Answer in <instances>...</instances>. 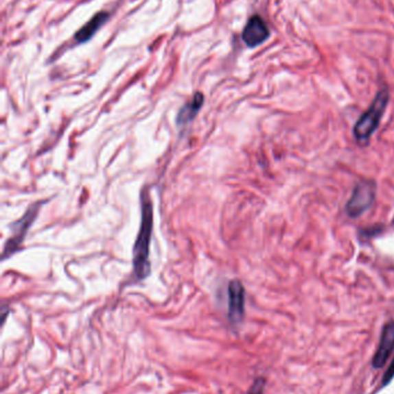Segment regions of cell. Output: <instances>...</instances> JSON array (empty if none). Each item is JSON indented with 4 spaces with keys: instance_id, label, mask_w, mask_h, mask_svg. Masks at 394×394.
<instances>
[{
    "instance_id": "obj_1",
    "label": "cell",
    "mask_w": 394,
    "mask_h": 394,
    "mask_svg": "<svg viewBox=\"0 0 394 394\" xmlns=\"http://www.w3.org/2000/svg\"><path fill=\"white\" fill-rule=\"evenodd\" d=\"M153 202L150 190L141 192V225L133 249V271L138 280H143L150 275V246L153 234Z\"/></svg>"
},
{
    "instance_id": "obj_2",
    "label": "cell",
    "mask_w": 394,
    "mask_h": 394,
    "mask_svg": "<svg viewBox=\"0 0 394 394\" xmlns=\"http://www.w3.org/2000/svg\"><path fill=\"white\" fill-rule=\"evenodd\" d=\"M389 99H390V96L387 90H380L377 94L373 104L370 105V108L363 113V116L355 125V138L360 141H364L375 133V130H377V127L380 126V120L385 113Z\"/></svg>"
},
{
    "instance_id": "obj_3",
    "label": "cell",
    "mask_w": 394,
    "mask_h": 394,
    "mask_svg": "<svg viewBox=\"0 0 394 394\" xmlns=\"http://www.w3.org/2000/svg\"><path fill=\"white\" fill-rule=\"evenodd\" d=\"M376 197V184L363 180L355 187L353 195L347 202L346 212L351 218H358L373 206Z\"/></svg>"
},
{
    "instance_id": "obj_4",
    "label": "cell",
    "mask_w": 394,
    "mask_h": 394,
    "mask_svg": "<svg viewBox=\"0 0 394 394\" xmlns=\"http://www.w3.org/2000/svg\"><path fill=\"white\" fill-rule=\"evenodd\" d=\"M40 208V204H37V203L33 206H30V210H27L26 214H23V217L12 225V236L5 245L3 260H6L8 257L12 256L15 251H18L19 248L23 243V240L26 238L27 233L30 231V226L36 219Z\"/></svg>"
},
{
    "instance_id": "obj_5",
    "label": "cell",
    "mask_w": 394,
    "mask_h": 394,
    "mask_svg": "<svg viewBox=\"0 0 394 394\" xmlns=\"http://www.w3.org/2000/svg\"><path fill=\"white\" fill-rule=\"evenodd\" d=\"M245 291L241 282L233 280L228 286V316L230 322L238 324L244 317Z\"/></svg>"
},
{
    "instance_id": "obj_6",
    "label": "cell",
    "mask_w": 394,
    "mask_h": 394,
    "mask_svg": "<svg viewBox=\"0 0 394 394\" xmlns=\"http://www.w3.org/2000/svg\"><path fill=\"white\" fill-rule=\"evenodd\" d=\"M270 37V29L266 22L259 15H253L245 25L242 38L248 47H256Z\"/></svg>"
},
{
    "instance_id": "obj_7",
    "label": "cell",
    "mask_w": 394,
    "mask_h": 394,
    "mask_svg": "<svg viewBox=\"0 0 394 394\" xmlns=\"http://www.w3.org/2000/svg\"><path fill=\"white\" fill-rule=\"evenodd\" d=\"M394 349V322H389L383 328L380 346L373 356V368L380 369L390 358Z\"/></svg>"
},
{
    "instance_id": "obj_8",
    "label": "cell",
    "mask_w": 394,
    "mask_h": 394,
    "mask_svg": "<svg viewBox=\"0 0 394 394\" xmlns=\"http://www.w3.org/2000/svg\"><path fill=\"white\" fill-rule=\"evenodd\" d=\"M109 20V14L106 12H99L97 14L94 15L86 25L78 30V33L74 35V38L77 43H86L94 36L106 21Z\"/></svg>"
},
{
    "instance_id": "obj_9",
    "label": "cell",
    "mask_w": 394,
    "mask_h": 394,
    "mask_svg": "<svg viewBox=\"0 0 394 394\" xmlns=\"http://www.w3.org/2000/svg\"><path fill=\"white\" fill-rule=\"evenodd\" d=\"M205 97L201 93H196L194 97L187 104L183 105L182 109L179 110L177 116V125L178 126H185L190 123L192 120L197 116L198 112L200 111L204 104Z\"/></svg>"
},
{
    "instance_id": "obj_10",
    "label": "cell",
    "mask_w": 394,
    "mask_h": 394,
    "mask_svg": "<svg viewBox=\"0 0 394 394\" xmlns=\"http://www.w3.org/2000/svg\"><path fill=\"white\" fill-rule=\"evenodd\" d=\"M264 389H265V380L257 378L255 383L252 384L248 394H264Z\"/></svg>"
},
{
    "instance_id": "obj_11",
    "label": "cell",
    "mask_w": 394,
    "mask_h": 394,
    "mask_svg": "<svg viewBox=\"0 0 394 394\" xmlns=\"http://www.w3.org/2000/svg\"><path fill=\"white\" fill-rule=\"evenodd\" d=\"M394 377V358L392 363H391L390 367H389V369H387L386 373L384 375L383 377V386L387 385V384L390 383L391 380H393Z\"/></svg>"
}]
</instances>
